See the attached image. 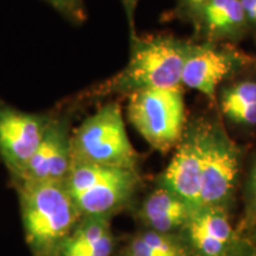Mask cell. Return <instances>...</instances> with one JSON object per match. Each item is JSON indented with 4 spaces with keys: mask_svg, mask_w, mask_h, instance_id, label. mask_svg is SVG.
<instances>
[{
    "mask_svg": "<svg viewBox=\"0 0 256 256\" xmlns=\"http://www.w3.org/2000/svg\"><path fill=\"white\" fill-rule=\"evenodd\" d=\"M192 42L174 36H130V54L126 66L84 96L130 95L148 89L182 87V75Z\"/></svg>",
    "mask_w": 256,
    "mask_h": 256,
    "instance_id": "1",
    "label": "cell"
},
{
    "mask_svg": "<svg viewBox=\"0 0 256 256\" xmlns=\"http://www.w3.org/2000/svg\"><path fill=\"white\" fill-rule=\"evenodd\" d=\"M22 220L32 256H60L82 218L62 182H20Z\"/></svg>",
    "mask_w": 256,
    "mask_h": 256,
    "instance_id": "2",
    "label": "cell"
},
{
    "mask_svg": "<svg viewBox=\"0 0 256 256\" xmlns=\"http://www.w3.org/2000/svg\"><path fill=\"white\" fill-rule=\"evenodd\" d=\"M64 185L82 216H114L130 206L142 176L139 170L72 162Z\"/></svg>",
    "mask_w": 256,
    "mask_h": 256,
    "instance_id": "3",
    "label": "cell"
},
{
    "mask_svg": "<svg viewBox=\"0 0 256 256\" xmlns=\"http://www.w3.org/2000/svg\"><path fill=\"white\" fill-rule=\"evenodd\" d=\"M72 162L139 170L136 151L116 102H108L72 133Z\"/></svg>",
    "mask_w": 256,
    "mask_h": 256,
    "instance_id": "4",
    "label": "cell"
},
{
    "mask_svg": "<svg viewBox=\"0 0 256 256\" xmlns=\"http://www.w3.org/2000/svg\"><path fill=\"white\" fill-rule=\"evenodd\" d=\"M127 98L128 120L147 144L162 153L176 148L186 127L182 87L148 89Z\"/></svg>",
    "mask_w": 256,
    "mask_h": 256,
    "instance_id": "5",
    "label": "cell"
},
{
    "mask_svg": "<svg viewBox=\"0 0 256 256\" xmlns=\"http://www.w3.org/2000/svg\"><path fill=\"white\" fill-rule=\"evenodd\" d=\"M200 208L223 206L232 203L240 171L241 151L217 121H202Z\"/></svg>",
    "mask_w": 256,
    "mask_h": 256,
    "instance_id": "6",
    "label": "cell"
},
{
    "mask_svg": "<svg viewBox=\"0 0 256 256\" xmlns=\"http://www.w3.org/2000/svg\"><path fill=\"white\" fill-rule=\"evenodd\" d=\"M250 60L229 43H191L182 75V86L194 89L215 101L220 83L247 66Z\"/></svg>",
    "mask_w": 256,
    "mask_h": 256,
    "instance_id": "7",
    "label": "cell"
},
{
    "mask_svg": "<svg viewBox=\"0 0 256 256\" xmlns=\"http://www.w3.org/2000/svg\"><path fill=\"white\" fill-rule=\"evenodd\" d=\"M50 116L18 110L0 100V158L14 182L25 168L46 133Z\"/></svg>",
    "mask_w": 256,
    "mask_h": 256,
    "instance_id": "8",
    "label": "cell"
},
{
    "mask_svg": "<svg viewBox=\"0 0 256 256\" xmlns=\"http://www.w3.org/2000/svg\"><path fill=\"white\" fill-rule=\"evenodd\" d=\"M202 174V121H197L185 127L171 162L159 176L158 185L185 202L192 214L200 209Z\"/></svg>",
    "mask_w": 256,
    "mask_h": 256,
    "instance_id": "9",
    "label": "cell"
},
{
    "mask_svg": "<svg viewBox=\"0 0 256 256\" xmlns=\"http://www.w3.org/2000/svg\"><path fill=\"white\" fill-rule=\"evenodd\" d=\"M72 162V130L66 116L51 118L37 151L25 168L20 182H62Z\"/></svg>",
    "mask_w": 256,
    "mask_h": 256,
    "instance_id": "10",
    "label": "cell"
},
{
    "mask_svg": "<svg viewBox=\"0 0 256 256\" xmlns=\"http://www.w3.org/2000/svg\"><path fill=\"white\" fill-rule=\"evenodd\" d=\"M180 232L188 256H228L238 236L229 209L223 206H204L192 212Z\"/></svg>",
    "mask_w": 256,
    "mask_h": 256,
    "instance_id": "11",
    "label": "cell"
},
{
    "mask_svg": "<svg viewBox=\"0 0 256 256\" xmlns=\"http://www.w3.org/2000/svg\"><path fill=\"white\" fill-rule=\"evenodd\" d=\"M191 22L204 42L238 40L249 28L240 0H211Z\"/></svg>",
    "mask_w": 256,
    "mask_h": 256,
    "instance_id": "12",
    "label": "cell"
},
{
    "mask_svg": "<svg viewBox=\"0 0 256 256\" xmlns=\"http://www.w3.org/2000/svg\"><path fill=\"white\" fill-rule=\"evenodd\" d=\"M191 211L174 192L156 186L138 210L144 228L162 234H178L190 218Z\"/></svg>",
    "mask_w": 256,
    "mask_h": 256,
    "instance_id": "13",
    "label": "cell"
},
{
    "mask_svg": "<svg viewBox=\"0 0 256 256\" xmlns=\"http://www.w3.org/2000/svg\"><path fill=\"white\" fill-rule=\"evenodd\" d=\"M220 106L232 124L256 126V82L247 80L226 87L220 92Z\"/></svg>",
    "mask_w": 256,
    "mask_h": 256,
    "instance_id": "14",
    "label": "cell"
},
{
    "mask_svg": "<svg viewBox=\"0 0 256 256\" xmlns=\"http://www.w3.org/2000/svg\"><path fill=\"white\" fill-rule=\"evenodd\" d=\"M246 214L242 230L256 228V159L250 168L244 191Z\"/></svg>",
    "mask_w": 256,
    "mask_h": 256,
    "instance_id": "15",
    "label": "cell"
},
{
    "mask_svg": "<svg viewBox=\"0 0 256 256\" xmlns=\"http://www.w3.org/2000/svg\"><path fill=\"white\" fill-rule=\"evenodd\" d=\"M58 14L74 24H81L87 18L83 0H44Z\"/></svg>",
    "mask_w": 256,
    "mask_h": 256,
    "instance_id": "16",
    "label": "cell"
},
{
    "mask_svg": "<svg viewBox=\"0 0 256 256\" xmlns=\"http://www.w3.org/2000/svg\"><path fill=\"white\" fill-rule=\"evenodd\" d=\"M211 0H178L177 12L179 17H185L192 20L200 10Z\"/></svg>",
    "mask_w": 256,
    "mask_h": 256,
    "instance_id": "17",
    "label": "cell"
},
{
    "mask_svg": "<svg viewBox=\"0 0 256 256\" xmlns=\"http://www.w3.org/2000/svg\"><path fill=\"white\" fill-rule=\"evenodd\" d=\"M122 2L124 14H126L128 26H130V36L136 34V28H134V18H136V10L138 6V2L139 0H121Z\"/></svg>",
    "mask_w": 256,
    "mask_h": 256,
    "instance_id": "18",
    "label": "cell"
},
{
    "mask_svg": "<svg viewBox=\"0 0 256 256\" xmlns=\"http://www.w3.org/2000/svg\"><path fill=\"white\" fill-rule=\"evenodd\" d=\"M249 28L256 30V0H240Z\"/></svg>",
    "mask_w": 256,
    "mask_h": 256,
    "instance_id": "19",
    "label": "cell"
},
{
    "mask_svg": "<svg viewBox=\"0 0 256 256\" xmlns=\"http://www.w3.org/2000/svg\"><path fill=\"white\" fill-rule=\"evenodd\" d=\"M228 256H242L241 255V252H240L238 244V236H236L235 242H234V244H232V249H230Z\"/></svg>",
    "mask_w": 256,
    "mask_h": 256,
    "instance_id": "20",
    "label": "cell"
},
{
    "mask_svg": "<svg viewBox=\"0 0 256 256\" xmlns=\"http://www.w3.org/2000/svg\"><path fill=\"white\" fill-rule=\"evenodd\" d=\"M113 256H127V254H126V252H124V250H121L120 252H118V254H115V255H113Z\"/></svg>",
    "mask_w": 256,
    "mask_h": 256,
    "instance_id": "21",
    "label": "cell"
}]
</instances>
